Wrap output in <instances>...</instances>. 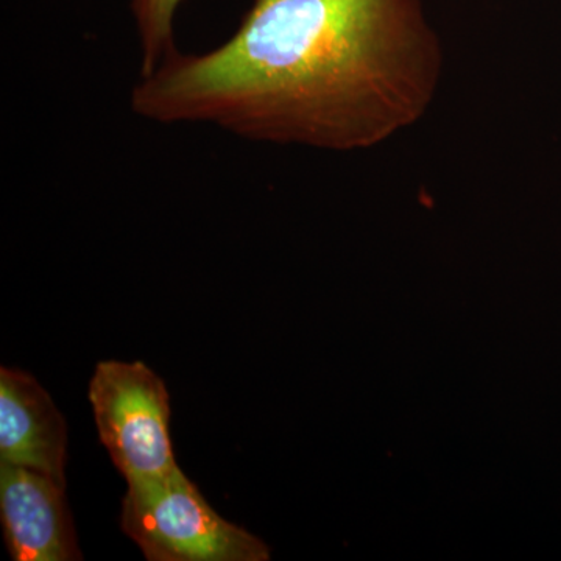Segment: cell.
<instances>
[{
  "instance_id": "obj_1",
  "label": "cell",
  "mask_w": 561,
  "mask_h": 561,
  "mask_svg": "<svg viewBox=\"0 0 561 561\" xmlns=\"http://www.w3.org/2000/svg\"><path fill=\"white\" fill-rule=\"evenodd\" d=\"M443 66L421 0H253L230 39L205 54L172 50L130 103L158 124L359 151L427 113Z\"/></svg>"
},
{
  "instance_id": "obj_2",
  "label": "cell",
  "mask_w": 561,
  "mask_h": 561,
  "mask_svg": "<svg viewBox=\"0 0 561 561\" xmlns=\"http://www.w3.org/2000/svg\"><path fill=\"white\" fill-rule=\"evenodd\" d=\"M122 530L149 561H265L271 551L250 531L221 518L180 468L128 483Z\"/></svg>"
},
{
  "instance_id": "obj_3",
  "label": "cell",
  "mask_w": 561,
  "mask_h": 561,
  "mask_svg": "<svg viewBox=\"0 0 561 561\" xmlns=\"http://www.w3.org/2000/svg\"><path fill=\"white\" fill-rule=\"evenodd\" d=\"M103 448L127 483L150 481L179 468L171 438V397L142 362H99L90 382Z\"/></svg>"
},
{
  "instance_id": "obj_4",
  "label": "cell",
  "mask_w": 561,
  "mask_h": 561,
  "mask_svg": "<svg viewBox=\"0 0 561 561\" xmlns=\"http://www.w3.org/2000/svg\"><path fill=\"white\" fill-rule=\"evenodd\" d=\"M65 489L43 472L0 463V522L11 560L81 559Z\"/></svg>"
},
{
  "instance_id": "obj_5",
  "label": "cell",
  "mask_w": 561,
  "mask_h": 561,
  "mask_svg": "<svg viewBox=\"0 0 561 561\" xmlns=\"http://www.w3.org/2000/svg\"><path fill=\"white\" fill-rule=\"evenodd\" d=\"M68 424L32 375L0 370V463L43 472L66 485Z\"/></svg>"
},
{
  "instance_id": "obj_6",
  "label": "cell",
  "mask_w": 561,
  "mask_h": 561,
  "mask_svg": "<svg viewBox=\"0 0 561 561\" xmlns=\"http://www.w3.org/2000/svg\"><path fill=\"white\" fill-rule=\"evenodd\" d=\"M181 0H131L140 46V76H147L172 50L173 20Z\"/></svg>"
}]
</instances>
